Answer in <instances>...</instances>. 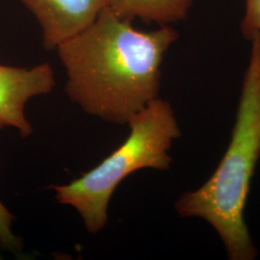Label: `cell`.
<instances>
[{
  "label": "cell",
  "mask_w": 260,
  "mask_h": 260,
  "mask_svg": "<svg viewBox=\"0 0 260 260\" xmlns=\"http://www.w3.org/2000/svg\"><path fill=\"white\" fill-rule=\"evenodd\" d=\"M177 39L171 25L142 31L104 8L89 27L56 48L68 76L66 93L86 113L127 125L159 98L162 63Z\"/></svg>",
  "instance_id": "cell-1"
},
{
  "label": "cell",
  "mask_w": 260,
  "mask_h": 260,
  "mask_svg": "<svg viewBox=\"0 0 260 260\" xmlns=\"http://www.w3.org/2000/svg\"><path fill=\"white\" fill-rule=\"evenodd\" d=\"M251 43L231 139L212 175L175 203L182 218L208 223L230 260H254L259 251L246 223L251 182L260 162V35Z\"/></svg>",
  "instance_id": "cell-2"
},
{
  "label": "cell",
  "mask_w": 260,
  "mask_h": 260,
  "mask_svg": "<svg viewBox=\"0 0 260 260\" xmlns=\"http://www.w3.org/2000/svg\"><path fill=\"white\" fill-rule=\"evenodd\" d=\"M127 125L129 136L96 167L69 184L49 187L59 204L75 207L89 233L106 225L112 195L123 179L143 169L168 171L173 164L170 150L181 129L171 103L158 98Z\"/></svg>",
  "instance_id": "cell-3"
},
{
  "label": "cell",
  "mask_w": 260,
  "mask_h": 260,
  "mask_svg": "<svg viewBox=\"0 0 260 260\" xmlns=\"http://www.w3.org/2000/svg\"><path fill=\"white\" fill-rule=\"evenodd\" d=\"M54 85V72L48 63L31 69L0 65V130L13 127L23 138L31 135L25 105L34 96L50 93Z\"/></svg>",
  "instance_id": "cell-4"
},
{
  "label": "cell",
  "mask_w": 260,
  "mask_h": 260,
  "mask_svg": "<svg viewBox=\"0 0 260 260\" xmlns=\"http://www.w3.org/2000/svg\"><path fill=\"white\" fill-rule=\"evenodd\" d=\"M36 18L45 48L53 50L89 27L106 0H19Z\"/></svg>",
  "instance_id": "cell-5"
},
{
  "label": "cell",
  "mask_w": 260,
  "mask_h": 260,
  "mask_svg": "<svg viewBox=\"0 0 260 260\" xmlns=\"http://www.w3.org/2000/svg\"><path fill=\"white\" fill-rule=\"evenodd\" d=\"M195 0H106L107 9L116 17L140 19L159 26L171 25L188 17Z\"/></svg>",
  "instance_id": "cell-6"
},
{
  "label": "cell",
  "mask_w": 260,
  "mask_h": 260,
  "mask_svg": "<svg viewBox=\"0 0 260 260\" xmlns=\"http://www.w3.org/2000/svg\"><path fill=\"white\" fill-rule=\"evenodd\" d=\"M15 220L16 217L0 202V247L5 251L18 254L22 251V241L12 231Z\"/></svg>",
  "instance_id": "cell-7"
},
{
  "label": "cell",
  "mask_w": 260,
  "mask_h": 260,
  "mask_svg": "<svg viewBox=\"0 0 260 260\" xmlns=\"http://www.w3.org/2000/svg\"><path fill=\"white\" fill-rule=\"evenodd\" d=\"M245 11L240 30L244 39L250 41L255 34L260 35V0H244Z\"/></svg>",
  "instance_id": "cell-8"
}]
</instances>
